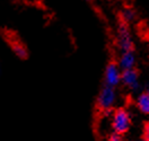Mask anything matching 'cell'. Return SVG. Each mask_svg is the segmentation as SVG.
Returning <instances> with one entry per match:
<instances>
[{
    "label": "cell",
    "instance_id": "obj_9",
    "mask_svg": "<svg viewBox=\"0 0 149 141\" xmlns=\"http://www.w3.org/2000/svg\"><path fill=\"white\" fill-rule=\"evenodd\" d=\"M136 106L138 107V110H139L141 113L149 115V92L148 90H143V92L137 97Z\"/></svg>",
    "mask_w": 149,
    "mask_h": 141
},
{
    "label": "cell",
    "instance_id": "obj_8",
    "mask_svg": "<svg viewBox=\"0 0 149 141\" xmlns=\"http://www.w3.org/2000/svg\"><path fill=\"white\" fill-rule=\"evenodd\" d=\"M137 19V11L131 6H124L120 10V20L127 24H132Z\"/></svg>",
    "mask_w": 149,
    "mask_h": 141
},
{
    "label": "cell",
    "instance_id": "obj_2",
    "mask_svg": "<svg viewBox=\"0 0 149 141\" xmlns=\"http://www.w3.org/2000/svg\"><path fill=\"white\" fill-rule=\"evenodd\" d=\"M114 44L115 47L120 51H136L134 47V41L132 36L130 25L124 23V22H119L116 31H115V38H114Z\"/></svg>",
    "mask_w": 149,
    "mask_h": 141
},
{
    "label": "cell",
    "instance_id": "obj_12",
    "mask_svg": "<svg viewBox=\"0 0 149 141\" xmlns=\"http://www.w3.org/2000/svg\"><path fill=\"white\" fill-rule=\"evenodd\" d=\"M83 1H86V2H91L92 0H83Z\"/></svg>",
    "mask_w": 149,
    "mask_h": 141
},
{
    "label": "cell",
    "instance_id": "obj_10",
    "mask_svg": "<svg viewBox=\"0 0 149 141\" xmlns=\"http://www.w3.org/2000/svg\"><path fill=\"white\" fill-rule=\"evenodd\" d=\"M141 139H142V141H149V121L143 122Z\"/></svg>",
    "mask_w": 149,
    "mask_h": 141
},
{
    "label": "cell",
    "instance_id": "obj_4",
    "mask_svg": "<svg viewBox=\"0 0 149 141\" xmlns=\"http://www.w3.org/2000/svg\"><path fill=\"white\" fill-rule=\"evenodd\" d=\"M121 74L122 70L119 66L118 58H112L104 70V84L116 88L121 84Z\"/></svg>",
    "mask_w": 149,
    "mask_h": 141
},
{
    "label": "cell",
    "instance_id": "obj_7",
    "mask_svg": "<svg viewBox=\"0 0 149 141\" xmlns=\"http://www.w3.org/2000/svg\"><path fill=\"white\" fill-rule=\"evenodd\" d=\"M9 43L13 52L18 58H20V59H26L27 58V49L20 41H18L17 38H9Z\"/></svg>",
    "mask_w": 149,
    "mask_h": 141
},
{
    "label": "cell",
    "instance_id": "obj_6",
    "mask_svg": "<svg viewBox=\"0 0 149 141\" xmlns=\"http://www.w3.org/2000/svg\"><path fill=\"white\" fill-rule=\"evenodd\" d=\"M118 62L121 70L125 69H131L134 68L137 65V56H136V51H124L120 52L118 56Z\"/></svg>",
    "mask_w": 149,
    "mask_h": 141
},
{
    "label": "cell",
    "instance_id": "obj_11",
    "mask_svg": "<svg viewBox=\"0 0 149 141\" xmlns=\"http://www.w3.org/2000/svg\"><path fill=\"white\" fill-rule=\"evenodd\" d=\"M109 141H122V135L113 132L111 135H109Z\"/></svg>",
    "mask_w": 149,
    "mask_h": 141
},
{
    "label": "cell",
    "instance_id": "obj_3",
    "mask_svg": "<svg viewBox=\"0 0 149 141\" xmlns=\"http://www.w3.org/2000/svg\"><path fill=\"white\" fill-rule=\"evenodd\" d=\"M112 115H113V119H112L113 131L120 135H124L130 130L131 126V119L129 112L127 111L125 107H118L113 110Z\"/></svg>",
    "mask_w": 149,
    "mask_h": 141
},
{
    "label": "cell",
    "instance_id": "obj_5",
    "mask_svg": "<svg viewBox=\"0 0 149 141\" xmlns=\"http://www.w3.org/2000/svg\"><path fill=\"white\" fill-rule=\"evenodd\" d=\"M140 72L137 69V67L131 68V69H125L122 70L121 74V84L127 87L130 90H136L140 87L139 84Z\"/></svg>",
    "mask_w": 149,
    "mask_h": 141
},
{
    "label": "cell",
    "instance_id": "obj_13",
    "mask_svg": "<svg viewBox=\"0 0 149 141\" xmlns=\"http://www.w3.org/2000/svg\"><path fill=\"white\" fill-rule=\"evenodd\" d=\"M103 1H112V0H103Z\"/></svg>",
    "mask_w": 149,
    "mask_h": 141
},
{
    "label": "cell",
    "instance_id": "obj_1",
    "mask_svg": "<svg viewBox=\"0 0 149 141\" xmlns=\"http://www.w3.org/2000/svg\"><path fill=\"white\" fill-rule=\"evenodd\" d=\"M116 99V90L115 87L109 85H103L100 89V93L96 97L95 102V111H94V131L95 134H98L100 125L103 119L110 115L114 110V104Z\"/></svg>",
    "mask_w": 149,
    "mask_h": 141
}]
</instances>
